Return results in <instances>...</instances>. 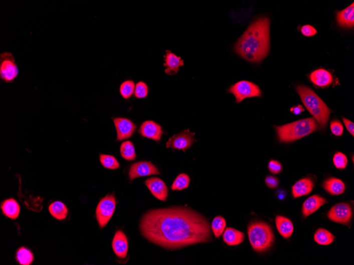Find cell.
Segmentation results:
<instances>
[{
	"label": "cell",
	"instance_id": "13",
	"mask_svg": "<svg viewBox=\"0 0 354 265\" xmlns=\"http://www.w3.org/2000/svg\"><path fill=\"white\" fill-rule=\"evenodd\" d=\"M145 185L154 196L158 200L166 201L168 195V189L165 182L157 178H152L145 182Z\"/></svg>",
	"mask_w": 354,
	"mask_h": 265
},
{
	"label": "cell",
	"instance_id": "16",
	"mask_svg": "<svg viewBox=\"0 0 354 265\" xmlns=\"http://www.w3.org/2000/svg\"><path fill=\"white\" fill-rule=\"evenodd\" d=\"M328 201L322 197L314 195L307 198L302 206V212L305 218L312 214Z\"/></svg>",
	"mask_w": 354,
	"mask_h": 265
},
{
	"label": "cell",
	"instance_id": "1",
	"mask_svg": "<svg viewBox=\"0 0 354 265\" xmlns=\"http://www.w3.org/2000/svg\"><path fill=\"white\" fill-rule=\"evenodd\" d=\"M140 230L145 238L168 250L210 242L212 238L207 219L181 206L150 210L142 217Z\"/></svg>",
	"mask_w": 354,
	"mask_h": 265
},
{
	"label": "cell",
	"instance_id": "10",
	"mask_svg": "<svg viewBox=\"0 0 354 265\" xmlns=\"http://www.w3.org/2000/svg\"><path fill=\"white\" fill-rule=\"evenodd\" d=\"M352 214V209L349 204L340 203L333 206L327 216L334 222L348 226L350 222Z\"/></svg>",
	"mask_w": 354,
	"mask_h": 265
},
{
	"label": "cell",
	"instance_id": "34",
	"mask_svg": "<svg viewBox=\"0 0 354 265\" xmlns=\"http://www.w3.org/2000/svg\"><path fill=\"white\" fill-rule=\"evenodd\" d=\"M148 88L144 82H140L135 86V96L138 98L147 97L148 94Z\"/></svg>",
	"mask_w": 354,
	"mask_h": 265
},
{
	"label": "cell",
	"instance_id": "14",
	"mask_svg": "<svg viewBox=\"0 0 354 265\" xmlns=\"http://www.w3.org/2000/svg\"><path fill=\"white\" fill-rule=\"evenodd\" d=\"M139 132L143 136L159 142L163 134L161 126L152 121L144 122L141 126Z\"/></svg>",
	"mask_w": 354,
	"mask_h": 265
},
{
	"label": "cell",
	"instance_id": "28",
	"mask_svg": "<svg viewBox=\"0 0 354 265\" xmlns=\"http://www.w3.org/2000/svg\"><path fill=\"white\" fill-rule=\"evenodd\" d=\"M16 258L21 264L29 265L33 262L34 256L30 250L22 248L17 251Z\"/></svg>",
	"mask_w": 354,
	"mask_h": 265
},
{
	"label": "cell",
	"instance_id": "36",
	"mask_svg": "<svg viewBox=\"0 0 354 265\" xmlns=\"http://www.w3.org/2000/svg\"><path fill=\"white\" fill-rule=\"evenodd\" d=\"M268 169L270 172L277 174L282 172L283 168L282 164L275 160H271L268 164Z\"/></svg>",
	"mask_w": 354,
	"mask_h": 265
},
{
	"label": "cell",
	"instance_id": "32",
	"mask_svg": "<svg viewBox=\"0 0 354 265\" xmlns=\"http://www.w3.org/2000/svg\"><path fill=\"white\" fill-rule=\"evenodd\" d=\"M135 88L133 81H125L121 86L120 94L125 99H128L133 95Z\"/></svg>",
	"mask_w": 354,
	"mask_h": 265
},
{
	"label": "cell",
	"instance_id": "12",
	"mask_svg": "<svg viewBox=\"0 0 354 265\" xmlns=\"http://www.w3.org/2000/svg\"><path fill=\"white\" fill-rule=\"evenodd\" d=\"M117 131V140H124L131 137L136 130V126L130 120L123 118L113 120Z\"/></svg>",
	"mask_w": 354,
	"mask_h": 265
},
{
	"label": "cell",
	"instance_id": "19",
	"mask_svg": "<svg viewBox=\"0 0 354 265\" xmlns=\"http://www.w3.org/2000/svg\"><path fill=\"white\" fill-rule=\"evenodd\" d=\"M314 188L313 181L310 178H303L297 182L292 188L294 198L309 194Z\"/></svg>",
	"mask_w": 354,
	"mask_h": 265
},
{
	"label": "cell",
	"instance_id": "4",
	"mask_svg": "<svg viewBox=\"0 0 354 265\" xmlns=\"http://www.w3.org/2000/svg\"><path fill=\"white\" fill-rule=\"evenodd\" d=\"M275 128L279 142H289L316 132L319 125L313 118H310Z\"/></svg>",
	"mask_w": 354,
	"mask_h": 265
},
{
	"label": "cell",
	"instance_id": "30",
	"mask_svg": "<svg viewBox=\"0 0 354 265\" xmlns=\"http://www.w3.org/2000/svg\"><path fill=\"white\" fill-rule=\"evenodd\" d=\"M190 182V178L185 174H181L178 176L171 186V189L174 190H180L187 188Z\"/></svg>",
	"mask_w": 354,
	"mask_h": 265
},
{
	"label": "cell",
	"instance_id": "20",
	"mask_svg": "<svg viewBox=\"0 0 354 265\" xmlns=\"http://www.w3.org/2000/svg\"><path fill=\"white\" fill-rule=\"evenodd\" d=\"M337 21L342 26L352 28L354 24V4L337 13Z\"/></svg>",
	"mask_w": 354,
	"mask_h": 265
},
{
	"label": "cell",
	"instance_id": "3",
	"mask_svg": "<svg viewBox=\"0 0 354 265\" xmlns=\"http://www.w3.org/2000/svg\"><path fill=\"white\" fill-rule=\"evenodd\" d=\"M296 91L307 110L324 129L329 120L330 110L311 89L299 86L296 88Z\"/></svg>",
	"mask_w": 354,
	"mask_h": 265
},
{
	"label": "cell",
	"instance_id": "5",
	"mask_svg": "<svg viewBox=\"0 0 354 265\" xmlns=\"http://www.w3.org/2000/svg\"><path fill=\"white\" fill-rule=\"evenodd\" d=\"M248 234L253 250L260 253L269 250L275 240L271 228L264 222H254L250 223L248 226Z\"/></svg>",
	"mask_w": 354,
	"mask_h": 265
},
{
	"label": "cell",
	"instance_id": "23",
	"mask_svg": "<svg viewBox=\"0 0 354 265\" xmlns=\"http://www.w3.org/2000/svg\"><path fill=\"white\" fill-rule=\"evenodd\" d=\"M323 188L328 194L333 196H338L343 194L345 186L339 179L331 178L325 180L323 184Z\"/></svg>",
	"mask_w": 354,
	"mask_h": 265
},
{
	"label": "cell",
	"instance_id": "26",
	"mask_svg": "<svg viewBox=\"0 0 354 265\" xmlns=\"http://www.w3.org/2000/svg\"><path fill=\"white\" fill-rule=\"evenodd\" d=\"M314 241L320 245H329L333 242L334 236L324 229L317 230L314 236Z\"/></svg>",
	"mask_w": 354,
	"mask_h": 265
},
{
	"label": "cell",
	"instance_id": "38",
	"mask_svg": "<svg viewBox=\"0 0 354 265\" xmlns=\"http://www.w3.org/2000/svg\"><path fill=\"white\" fill-rule=\"evenodd\" d=\"M265 184L270 188H276L279 184L278 179L273 176H268L265 178Z\"/></svg>",
	"mask_w": 354,
	"mask_h": 265
},
{
	"label": "cell",
	"instance_id": "9",
	"mask_svg": "<svg viewBox=\"0 0 354 265\" xmlns=\"http://www.w3.org/2000/svg\"><path fill=\"white\" fill-rule=\"evenodd\" d=\"M194 136L195 134L190 132L189 130L175 134L169 139L166 144V148L186 152L194 143Z\"/></svg>",
	"mask_w": 354,
	"mask_h": 265
},
{
	"label": "cell",
	"instance_id": "27",
	"mask_svg": "<svg viewBox=\"0 0 354 265\" xmlns=\"http://www.w3.org/2000/svg\"><path fill=\"white\" fill-rule=\"evenodd\" d=\"M122 157L128 160H133L137 158L133 144L129 141L124 142L121 146Z\"/></svg>",
	"mask_w": 354,
	"mask_h": 265
},
{
	"label": "cell",
	"instance_id": "40",
	"mask_svg": "<svg viewBox=\"0 0 354 265\" xmlns=\"http://www.w3.org/2000/svg\"><path fill=\"white\" fill-rule=\"evenodd\" d=\"M290 112L295 115H298L304 112V108L301 105H297L290 108Z\"/></svg>",
	"mask_w": 354,
	"mask_h": 265
},
{
	"label": "cell",
	"instance_id": "6",
	"mask_svg": "<svg viewBox=\"0 0 354 265\" xmlns=\"http://www.w3.org/2000/svg\"><path fill=\"white\" fill-rule=\"evenodd\" d=\"M20 70L13 53L0 54V78L6 83H13L19 75Z\"/></svg>",
	"mask_w": 354,
	"mask_h": 265
},
{
	"label": "cell",
	"instance_id": "15",
	"mask_svg": "<svg viewBox=\"0 0 354 265\" xmlns=\"http://www.w3.org/2000/svg\"><path fill=\"white\" fill-rule=\"evenodd\" d=\"M164 59L165 62L163 66L166 68L165 72L170 76L177 74L180 67L184 64L183 60L180 57L177 56L170 50L166 51Z\"/></svg>",
	"mask_w": 354,
	"mask_h": 265
},
{
	"label": "cell",
	"instance_id": "8",
	"mask_svg": "<svg viewBox=\"0 0 354 265\" xmlns=\"http://www.w3.org/2000/svg\"><path fill=\"white\" fill-rule=\"evenodd\" d=\"M116 205V198L113 194H109L100 201L96 209V216L100 226L104 228L110 222Z\"/></svg>",
	"mask_w": 354,
	"mask_h": 265
},
{
	"label": "cell",
	"instance_id": "2",
	"mask_svg": "<svg viewBox=\"0 0 354 265\" xmlns=\"http://www.w3.org/2000/svg\"><path fill=\"white\" fill-rule=\"evenodd\" d=\"M270 20L261 18L252 22L235 46L239 56L252 62H259L267 56L270 48Z\"/></svg>",
	"mask_w": 354,
	"mask_h": 265
},
{
	"label": "cell",
	"instance_id": "24",
	"mask_svg": "<svg viewBox=\"0 0 354 265\" xmlns=\"http://www.w3.org/2000/svg\"><path fill=\"white\" fill-rule=\"evenodd\" d=\"M2 208L4 214L12 219L17 218L20 214V206L13 198L5 200L2 204Z\"/></svg>",
	"mask_w": 354,
	"mask_h": 265
},
{
	"label": "cell",
	"instance_id": "31",
	"mask_svg": "<svg viewBox=\"0 0 354 265\" xmlns=\"http://www.w3.org/2000/svg\"><path fill=\"white\" fill-rule=\"evenodd\" d=\"M100 160L103 166L106 168L115 170L120 167L119 162L111 155L102 154L100 155Z\"/></svg>",
	"mask_w": 354,
	"mask_h": 265
},
{
	"label": "cell",
	"instance_id": "25",
	"mask_svg": "<svg viewBox=\"0 0 354 265\" xmlns=\"http://www.w3.org/2000/svg\"><path fill=\"white\" fill-rule=\"evenodd\" d=\"M49 212L53 216L58 220H63L66 218L68 213L66 206L59 201L54 202L50 206Z\"/></svg>",
	"mask_w": 354,
	"mask_h": 265
},
{
	"label": "cell",
	"instance_id": "29",
	"mask_svg": "<svg viewBox=\"0 0 354 265\" xmlns=\"http://www.w3.org/2000/svg\"><path fill=\"white\" fill-rule=\"evenodd\" d=\"M226 221L225 218L221 216H216L212 223V230L216 238H219L225 230Z\"/></svg>",
	"mask_w": 354,
	"mask_h": 265
},
{
	"label": "cell",
	"instance_id": "21",
	"mask_svg": "<svg viewBox=\"0 0 354 265\" xmlns=\"http://www.w3.org/2000/svg\"><path fill=\"white\" fill-rule=\"evenodd\" d=\"M276 226L278 232L284 238L288 239L292 236L294 226L293 223L288 218L278 216L276 218Z\"/></svg>",
	"mask_w": 354,
	"mask_h": 265
},
{
	"label": "cell",
	"instance_id": "33",
	"mask_svg": "<svg viewBox=\"0 0 354 265\" xmlns=\"http://www.w3.org/2000/svg\"><path fill=\"white\" fill-rule=\"evenodd\" d=\"M333 162L335 168L343 170L347 166L348 159L345 154L338 152L334 155Z\"/></svg>",
	"mask_w": 354,
	"mask_h": 265
},
{
	"label": "cell",
	"instance_id": "22",
	"mask_svg": "<svg viewBox=\"0 0 354 265\" xmlns=\"http://www.w3.org/2000/svg\"><path fill=\"white\" fill-rule=\"evenodd\" d=\"M244 233L232 228H227L223 234V241L229 246L241 244L244 240Z\"/></svg>",
	"mask_w": 354,
	"mask_h": 265
},
{
	"label": "cell",
	"instance_id": "7",
	"mask_svg": "<svg viewBox=\"0 0 354 265\" xmlns=\"http://www.w3.org/2000/svg\"><path fill=\"white\" fill-rule=\"evenodd\" d=\"M228 91L235 96L236 102L238 104L246 98L262 96L261 90L258 86L246 80L239 82L232 86Z\"/></svg>",
	"mask_w": 354,
	"mask_h": 265
},
{
	"label": "cell",
	"instance_id": "35",
	"mask_svg": "<svg viewBox=\"0 0 354 265\" xmlns=\"http://www.w3.org/2000/svg\"><path fill=\"white\" fill-rule=\"evenodd\" d=\"M331 130L333 134L340 136L343 132V127L341 123L337 120H333L330 123Z\"/></svg>",
	"mask_w": 354,
	"mask_h": 265
},
{
	"label": "cell",
	"instance_id": "37",
	"mask_svg": "<svg viewBox=\"0 0 354 265\" xmlns=\"http://www.w3.org/2000/svg\"><path fill=\"white\" fill-rule=\"evenodd\" d=\"M301 30L302 34L306 36H311L317 33V31L314 27L310 25L303 26Z\"/></svg>",
	"mask_w": 354,
	"mask_h": 265
},
{
	"label": "cell",
	"instance_id": "39",
	"mask_svg": "<svg viewBox=\"0 0 354 265\" xmlns=\"http://www.w3.org/2000/svg\"><path fill=\"white\" fill-rule=\"evenodd\" d=\"M342 120L344 122V125H345L347 130L349 132V133L353 136L354 135V124L352 122H350L347 118H342Z\"/></svg>",
	"mask_w": 354,
	"mask_h": 265
},
{
	"label": "cell",
	"instance_id": "17",
	"mask_svg": "<svg viewBox=\"0 0 354 265\" xmlns=\"http://www.w3.org/2000/svg\"><path fill=\"white\" fill-rule=\"evenodd\" d=\"M128 241L126 235L122 231H118L113 241L114 252L118 257L125 258L128 254Z\"/></svg>",
	"mask_w": 354,
	"mask_h": 265
},
{
	"label": "cell",
	"instance_id": "18",
	"mask_svg": "<svg viewBox=\"0 0 354 265\" xmlns=\"http://www.w3.org/2000/svg\"><path fill=\"white\" fill-rule=\"evenodd\" d=\"M312 83L316 86L325 87L332 84L333 78L331 73L324 69L317 70L310 76Z\"/></svg>",
	"mask_w": 354,
	"mask_h": 265
},
{
	"label": "cell",
	"instance_id": "11",
	"mask_svg": "<svg viewBox=\"0 0 354 265\" xmlns=\"http://www.w3.org/2000/svg\"><path fill=\"white\" fill-rule=\"evenodd\" d=\"M129 178L134 179L145 176L160 175L158 169L151 162H139L133 164L129 171Z\"/></svg>",
	"mask_w": 354,
	"mask_h": 265
}]
</instances>
